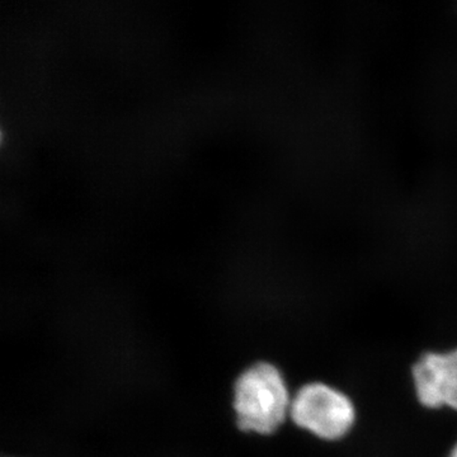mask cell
<instances>
[{
  "label": "cell",
  "instance_id": "6da1fadb",
  "mask_svg": "<svg viewBox=\"0 0 457 457\" xmlns=\"http://www.w3.org/2000/svg\"><path fill=\"white\" fill-rule=\"evenodd\" d=\"M291 402L284 376L269 362L252 365L234 385L237 425L245 432H275L290 416Z\"/></svg>",
  "mask_w": 457,
  "mask_h": 457
},
{
  "label": "cell",
  "instance_id": "3957f363",
  "mask_svg": "<svg viewBox=\"0 0 457 457\" xmlns=\"http://www.w3.org/2000/svg\"><path fill=\"white\" fill-rule=\"evenodd\" d=\"M411 378L423 407L457 411V348L427 352L414 363Z\"/></svg>",
  "mask_w": 457,
  "mask_h": 457
},
{
  "label": "cell",
  "instance_id": "7a4b0ae2",
  "mask_svg": "<svg viewBox=\"0 0 457 457\" xmlns=\"http://www.w3.org/2000/svg\"><path fill=\"white\" fill-rule=\"evenodd\" d=\"M295 425L324 441H337L351 431L356 409L345 394L323 383L303 385L291 402Z\"/></svg>",
  "mask_w": 457,
  "mask_h": 457
},
{
  "label": "cell",
  "instance_id": "277c9868",
  "mask_svg": "<svg viewBox=\"0 0 457 457\" xmlns=\"http://www.w3.org/2000/svg\"><path fill=\"white\" fill-rule=\"evenodd\" d=\"M447 457H457V444L453 446V449L450 451L449 456Z\"/></svg>",
  "mask_w": 457,
  "mask_h": 457
}]
</instances>
